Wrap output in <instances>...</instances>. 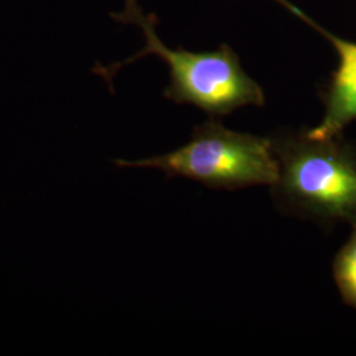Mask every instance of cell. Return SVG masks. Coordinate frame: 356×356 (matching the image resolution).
Returning <instances> with one entry per match:
<instances>
[{
	"instance_id": "4",
	"label": "cell",
	"mask_w": 356,
	"mask_h": 356,
	"mask_svg": "<svg viewBox=\"0 0 356 356\" xmlns=\"http://www.w3.org/2000/svg\"><path fill=\"white\" fill-rule=\"evenodd\" d=\"M318 31L335 48L339 63L327 88L322 92L325 115L318 126L305 131L312 139H327L341 135L356 119V42Z\"/></svg>"
},
{
	"instance_id": "1",
	"label": "cell",
	"mask_w": 356,
	"mask_h": 356,
	"mask_svg": "<svg viewBox=\"0 0 356 356\" xmlns=\"http://www.w3.org/2000/svg\"><path fill=\"white\" fill-rule=\"evenodd\" d=\"M279 175L275 204L286 214L356 226V145L342 134L312 139L305 131L272 139Z\"/></svg>"
},
{
	"instance_id": "6",
	"label": "cell",
	"mask_w": 356,
	"mask_h": 356,
	"mask_svg": "<svg viewBox=\"0 0 356 356\" xmlns=\"http://www.w3.org/2000/svg\"><path fill=\"white\" fill-rule=\"evenodd\" d=\"M277 1H279V3H281L282 6H285V7H286V8H288V10L291 11V13H294V15H297V16H298V17H301L302 20H305L306 23H309L310 26H314V28H317V26H316V24H314V23H313V22H312V20H310V19H309L307 16H306L305 13H301V11H300L298 8H296V7H294V6H292L291 3H288L286 0H277Z\"/></svg>"
},
{
	"instance_id": "2",
	"label": "cell",
	"mask_w": 356,
	"mask_h": 356,
	"mask_svg": "<svg viewBox=\"0 0 356 356\" xmlns=\"http://www.w3.org/2000/svg\"><path fill=\"white\" fill-rule=\"evenodd\" d=\"M118 22L139 26L144 48L122 64L97 67L95 72L111 81L118 69L145 56H157L169 66L170 82L165 95L173 102L189 103L213 118H222L244 106H263L266 102L260 85L243 70L236 53L227 45L216 51L170 49L156 33L157 19L144 13L138 0H126L123 11L114 13Z\"/></svg>"
},
{
	"instance_id": "3",
	"label": "cell",
	"mask_w": 356,
	"mask_h": 356,
	"mask_svg": "<svg viewBox=\"0 0 356 356\" xmlns=\"http://www.w3.org/2000/svg\"><path fill=\"white\" fill-rule=\"evenodd\" d=\"M114 163L120 168L157 169L168 177L189 178L226 191L272 186L279 175L272 139L231 131L216 118L194 128L189 143L173 152Z\"/></svg>"
},
{
	"instance_id": "5",
	"label": "cell",
	"mask_w": 356,
	"mask_h": 356,
	"mask_svg": "<svg viewBox=\"0 0 356 356\" xmlns=\"http://www.w3.org/2000/svg\"><path fill=\"white\" fill-rule=\"evenodd\" d=\"M332 276L342 300L356 310V226L332 261Z\"/></svg>"
}]
</instances>
